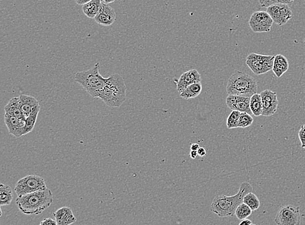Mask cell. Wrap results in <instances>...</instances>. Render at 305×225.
<instances>
[{"label":"cell","instance_id":"3","mask_svg":"<svg viewBox=\"0 0 305 225\" xmlns=\"http://www.w3.org/2000/svg\"><path fill=\"white\" fill-rule=\"evenodd\" d=\"M99 62L90 69L76 74L75 81L94 98H99L108 86V77H102Z\"/></svg>","mask_w":305,"mask_h":225},{"label":"cell","instance_id":"26","mask_svg":"<svg viewBox=\"0 0 305 225\" xmlns=\"http://www.w3.org/2000/svg\"><path fill=\"white\" fill-rule=\"evenodd\" d=\"M252 212H253V210H251V208L247 205L242 203L236 209L235 215L238 220H243L244 219L249 218L252 214Z\"/></svg>","mask_w":305,"mask_h":225},{"label":"cell","instance_id":"9","mask_svg":"<svg viewBox=\"0 0 305 225\" xmlns=\"http://www.w3.org/2000/svg\"><path fill=\"white\" fill-rule=\"evenodd\" d=\"M273 23V19L267 11L255 12L249 21L250 28L256 33L269 32Z\"/></svg>","mask_w":305,"mask_h":225},{"label":"cell","instance_id":"2","mask_svg":"<svg viewBox=\"0 0 305 225\" xmlns=\"http://www.w3.org/2000/svg\"><path fill=\"white\" fill-rule=\"evenodd\" d=\"M252 191L251 184L244 182L240 185L238 192L233 196L220 195L216 197L212 201L210 210L222 218L234 216L238 206L243 203L244 197Z\"/></svg>","mask_w":305,"mask_h":225},{"label":"cell","instance_id":"24","mask_svg":"<svg viewBox=\"0 0 305 225\" xmlns=\"http://www.w3.org/2000/svg\"><path fill=\"white\" fill-rule=\"evenodd\" d=\"M250 109H251L252 113L255 116L259 117L262 115V102H261V95L260 94L256 93L251 97Z\"/></svg>","mask_w":305,"mask_h":225},{"label":"cell","instance_id":"32","mask_svg":"<svg viewBox=\"0 0 305 225\" xmlns=\"http://www.w3.org/2000/svg\"><path fill=\"white\" fill-rule=\"evenodd\" d=\"M240 225H253V223L251 222V220H248L247 218L244 219L243 220H241L240 222Z\"/></svg>","mask_w":305,"mask_h":225},{"label":"cell","instance_id":"1","mask_svg":"<svg viewBox=\"0 0 305 225\" xmlns=\"http://www.w3.org/2000/svg\"><path fill=\"white\" fill-rule=\"evenodd\" d=\"M53 203V194L50 189L35 191L18 197L16 200L18 208L27 216L39 215L48 208Z\"/></svg>","mask_w":305,"mask_h":225},{"label":"cell","instance_id":"15","mask_svg":"<svg viewBox=\"0 0 305 225\" xmlns=\"http://www.w3.org/2000/svg\"><path fill=\"white\" fill-rule=\"evenodd\" d=\"M5 123L10 134H13L17 138L23 136L25 121L5 113Z\"/></svg>","mask_w":305,"mask_h":225},{"label":"cell","instance_id":"12","mask_svg":"<svg viewBox=\"0 0 305 225\" xmlns=\"http://www.w3.org/2000/svg\"><path fill=\"white\" fill-rule=\"evenodd\" d=\"M251 97L241 95L229 94L226 99L228 108L232 111H238L241 112H247L251 114L250 109Z\"/></svg>","mask_w":305,"mask_h":225},{"label":"cell","instance_id":"30","mask_svg":"<svg viewBox=\"0 0 305 225\" xmlns=\"http://www.w3.org/2000/svg\"><path fill=\"white\" fill-rule=\"evenodd\" d=\"M299 138L302 143V148L305 149V124L301 127V129L299 131Z\"/></svg>","mask_w":305,"mask_h":225},{"label":"cell","instance_id":"33","mask_svg":"<svg viewBox=\"0 0 305 225\" xmlns=\"http://www.w3.org/2000/svg\"><path fill=\"white\" fill-rule=\"evenodd\" d=\"M197 152H198V155H199L200 156H206V150L205 149L203 148H200L199 149H198Z\"/></svg>","mask_w":305,"mask_h":225},{"label":"cell","instance_id":"10","mask_svg":"<svg viewBox=\"0 0 305 225\" xmlns=\"http://www.w3.org/2000/svg\"><path fill=\"white\" fill-rule=\"evenodd\" d=\"M267 12L277 25H283L292 18L293 13L288 4L277 3L267 8Z\"/></svg>","mask_w":305,"mask_h":225},{"label":"cell","instance_id":"14","mask_svg":"<svg viewBox=\"0 0 305 225\" xmlns=\"http://www.w3.org/2000/svg\"><path fill=\"white\" fill-rule=\"evenodd\" d=\"M199 82H201V76L197 70H189L183 74L179 78L178 83L176 84L177 91L180 94L188 86Z\"/></svg>","mask_w":305,"mask_h":225},{"label":"cell","instance_id":"28","mask_svg":"<svg viewBox=\"0 0 305 225\" xmlns=\"http://www.w3.org/2000/svg\"><path fill=\"white\" fill-rule=\"evenodd\" d=\"M254 121L253 117L250 113L247 112H241L240 115L238 127L240 128H246L250 127L253 124Z\"/></svg>","mask_w":305,"mask_h":225},{"label":"cell","instance_id":"18","mask_svg":"<svg viewBox=\"0 0 305 225\" xmlns=\"http://www.w3.org/2000/svg\"><path fill=\"white\" fill-rule=\"evenodd\" d=\"M288 68L289 62L286 56L281 54L275 56L272 71L277 77H282L288 71Z\"/></svg>","mask_w":305,"mask_h":225},{"label":"cell","instance_id":"35","mask_svg":"<svg viewBox=\"0 0 305 225\" xmlns=\"http://www.w3.org/2000/svg\"><path fill=\"white\" fill-rule=\"evenodd\" d=\"M198 155L197 150H193L190 152V156L192 159H196V156Z\"/></svg>","mask_w":305,"mask_h":225},{"label":"cell","instance_id":"13","mask_svg":"<svg viewBox=\"0 0 305 225\" xmlns=\"http://www.w3.org/2000/svg\"><path fill=\"white\" fill-rule=\"evenodd\" d=\"M115 10L111 6L102 1L99 11L94 18V20L98 24L103 25V26H110L115 22Z\"/></svg>","mask_w":305,"mask_h":225},{"label":"cell","instance_id":"5","mask_svg":"<svg viewBox=\"0 0 305 225\" xmlns=\"http://www.w3.org/2000/svg\"><path fill=\"white\" fill-rule=\"evenodd\" d=\"M257 82L255 78L240 71H236L232 74L227 85L229 95L251 97L257 93Z\"/></svg>","mask_w":305,"mask_h":225},{"label":"cell","instance_id":"4","mask_svg":"<svg viewBox=\"0 0 305 225\" xmlns=\"http://www.w3.org/2000/svg\"><path fill=\"white\" fill-rule=\"evenodd\" d=\"M100 99L111 107H120L123 104L127 99V87L121 75L115 74L108 77L107 87Z\"/></svg>","mask_w":305,"mask_h":225},{"label":"cell","instance_id":"21","mask_svg":"<svg viewBox=\"0 0 305 225\" xmlns=\"http://www.w3.org/2000/svg\"><path fill=\"white\" fill-rule=\"evenodd\" d=\"M202 86L201 82L192 84L188 86L180 93V97L182 98L188 100V99L196 98L201 93Z\"/></svg>","mask_w":305,"mask_h":225},{"label":"cell","instance_id":"11","mask_svg":"<svg viewBox=\"0 0 305 225\" xmlns=\"http://www.w3.org/2000/svg\"><path fill=\"white\" fill-rule=\"evenodd\" d=\"M262 102L263 116H271L277 112L279 101L277 94L270 90H265L260 94Z\"/></svg>","mask_w":305,"mask_h":225},{"label":"cell","instance_id":"19","mask_svg":"<svg viewBox=\"0 0 305 225\" xmlns=\"http://www.w3.org/2000/svg\"><path fill=\"white\" fill-rule=\"evenodd\" d=\"M4 110H5L6 113L13 115V116L22 119L23 121H25V119H26V117L22 111L19 97H13V98L10 99L9 103L5 105Z\"/></svg>","mask_w":305,"mask_h":225},{"label":"cell","instance_id":"36","mask_svg":"<svg viewBox=\"0 0 305 225\" xmlns=\"http://www.w3.org/2000/svg\"><path fill=\"white\" fill-rule=\"evenodd\" d=\"M200 148L199 145L198 144H193L191 146V150H198V149Z\"/></svg>","mask_w":305,"mask_h":225},{"label":"cell","instance_id":"8","mask_svg":"<svg viewBox=\"0 0 305 225\" xmlns=\"http://www.w3.org/2000/svg\"><path fill=\"white\" fill-rule=\"evenodd\" d=\"M300 220V207L287 205L279 210L275 222L279 225H299L301 224Z\"/></svg>","mask_w":305,"mask_h":225},{"label":"cell","instance_id":"37","mask_svg":"<svg viewBox=\"0 0 305 225\" xmlns=\"http://www.w3.org/2000/svg\"><path fill=\"white\" fill-rule=\"evenodd\" d=\"M115 1V0H102V1H103L104 3L107 4L113 3Z\"/></svg>","mask_w":305,"mask_h":225},{"label":"cell","instance_id":"31","mask_svg":"<svg viewBox=\"0 0 305 225\" xmlns=\"http://www.w3.org/2000/svg\"><path fill=\"white\" fill-rule=\"evenodd\" d=\"M41 225H56L57 222L56 220H52V218H45L40 223Z\"/></svg>","mask_w":305,"mask_h":225},{"label":"cell","instance_id":"16","mask_svg":"<svg viewBox=\"0 0 305 225\" xmlns=\"http://www.w3.org/2000/svg\"><path fill=\"white\" fill-rule=\"evenodd\" d=\"M53 215L58 225H69L76 222V217L70 207H62L56 210Z\"/></svg>","mask_w":305,"mask_h":225},{"label":"cell","instance_id":"22","mask_svg":"<svg viewBox=\"0 0 305 225\" xmlns=\"http://www.w3.org/2000/svg\"><path fill=\"white\" fill-rule=\"evenodd\" d=\"M41 106L39 105L38 106L35 107L33 112L30 113L29 116L26 117L25 121V125L23 127V136L28 134V133L32 132L33 129L35 126V123H36L37 117L39 112H40Z\"/></svg>","mask_w":305,"mask_h":225},{"label":"cell","instance_id":"7","mask_svg":"<svg viewBox=\"0 0 305 225\" xmlns=\"http://www.w3.org/2000/svg\"><path fill=\"white\" fill-rule=\"evenodd\" d=\"M274 58V56L252 53L247 56L246 64L255 75H262L272 70Z\"/></svg>","mask_w":305,"mask_h":225},{"label":"cell","instance_id":"34","mask_svg":"<svg viewBox=\"0 0 305 225\" xmlns=\"http://www.w3.org/2000/svg\"><path fill=\"white\" fill-rule=\"evenodd\" d=\"M76 3L78 4L79 5H83L84 4L87 3V2L90 1V0H74Z\"/></svg>","mask_w":305,"mask_h":225},{"label":"cell","instance_id":"6","mask_svg":"<svg viewBox=\"0 0 305 225\" xmlns=\"http://www.w3.org/2000/svg\"><path fill=\"white\" fill-rule=\"evenodd\" d=\"M44 179L40 176L29 175L22 178L15 186V192L18 197L29 194L46 188Z\"/></svg>","mask_w":305,"mask_h":225},{"label":"cell","instance_id":"27","mask_svg":"<svg viewBox=\"0 0 305 225\" xmlns=\"http://www.w3.org/2000/svg\"><path fill=\"white\" fill-rule=\"evenodd\" d=\"M241 112L238 111H232L227 118V128L229 129L238 128V123Z\"/></svg>","mask_w":305,"mask_h":225},{"label":"cell","instance_id":"29","mask_svg":"<svg viewBox=\"0 0 305 225\" xmlns=\"http://www.w3.org/2000/svg\"><path fill=\"white\" fill-rule=\"evenodd\" d=\"M261 7L267 8L269 6L277 3H285L290 5L293 3L294 0H259Z\"/></svg>","mask_w":305,"mask_h":225},{"label":"cell","instance_id":"23","mask_svg":"<svg viewBox=\"0 0 305 225\" xmlns=\"http://www.w3.org/2000/svg\"><path fill=\"white\" fill-rule=\"evenodd\" d=\"M13 199V193L9 186L0 185V205L7 206L11 204Z\"/></svg>","mask_w":305,"mask_h":225},{"label":"cell","instance_id":"20","mask_svg":"<svg viewBox=\"0 0 305 225\" xmlns=\"http://www.w3.org/2000/svg\"><path fill=\"white\" fill-rule=\"evenodd\" d=\"M101 3L102 0H90L82 5V11L87 17L94 19L99 11Z\"/></svg>","mask_w":305,"mask_h":225},{"label":"cell","instance_id":"17","mask_svg":"<svg viewBox=\"0 0 305 225\" xmlns=\"http://www.w3.org/2000/svg\"><path fill=\"white\" fill-rule=\"evenodd\" d=\"M19 99L22 111L26 117L29 116L34 110L35 107L39 105L38 101L34 97L31 96V95H21L19 96Z\"/></svg>","mask_w":305,"mask_h":225},{"label":"cell","instance_id":"25","mask_svg":"<svg viewBox=\"0 0 305 225\" xmlns=\"http://www.w3.org/2000/svg\"><path fill=\"white\" fill-rule=\"evenodd\" d=\"M243 203L247 205L253 211H255L259 208L261 206V202L255 193L250 192L244 197Z\"/></svg>","mask_w":305,"mask_h":225}]
</instances>
